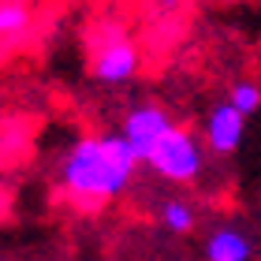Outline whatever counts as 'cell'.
<instances>
[{
  "instance_id": "7",
  "label": "cell",
  "mask_w": 261,
  "mask_h": 261,
  "mask_svg": "<svg viewBox=\"0 0 261 261\" xmlns=\"http://www.w3.org/2000/svg\"><path fill=\"white\" fill-rule=\"evenodd\" d=\"M205 261H250V239L239 228H217L205 239Z\"/></svg>"
},
{
  "instance_id": "1",
  "label": "cell",
  "mask_w": 261,
  "mask_h": 261,
  "mask_svg": "<svg viewBox=\"0 0 261 261\" xmlns=\"http://www.w3.org/2000/svg\"><path fill=\"white\" fill-rule=\"evenodd\" d=\"M138 164L142 161L123 142L120 130H109V135H82V138L71 142V149L60 157L56 179H60L64 194L71 201H79L82 209H101V205L116 201L130 187Z\"/></svg>"
},
{
  "instance_id": "10",
  "label": "cell",
  "mask_w": 261,
  "mask_h": 261,
  "mask_svg": "<svg viewBox=\"0 0 261 261\" xmlns=\"http://www.w3.org/2000/svg\"><path fill=\"white\" fill-rule=\"evenodd\" d=\"M0 261H4V257H0Z\"/></svg>"
},
{
  "instance_id": "3",
  "label": "cell",
  "mask_w": 261,
  "mask_h": 261,
  "mask_svg": "<svg viewBox=\"0 0 261 261\" xmlns=\"http://www.w3.org/2000/svg\"><path fill=\"white\" fill-rule=\"evenodd\" d=\"M146 164L161 175V179H168V183H194L198 175H201L205 153H201L198 138L187 127H172L168 135L149 149Z\"/></svg>"
},
{
  "instance_id": "4",
  "label": "cell",
  "mask_w": 261,
  "mask_h": 261,
  "mask_svg": "<svg viewBox=\"0 0 261 261\" xmlns=\"http://www.w3.org/2000/svg\"><path fill=\"white\" fill-rule=\"evenodd\" d=\"M175 123H172V116H168V109H161V105H153V101H146V105H135L127 116H123V127H120V135H123V142L130 149H135V157L146 164V157H149V149L157 146V142L168 135Z\"/></svg>"
},
{
  "instance_id": "2",
  "label": "cell",
  "mask_w": 261,
  "mask_h": 261,
  "mask_svg": "<svg viewBox=\"0 0 261 261\" xmlns=\"http://www.w3.org/2000/svg\"><path fill=\"white\" fill-rule=\"evenodd\" d=\"M138 45L123 34L120 22L105 19L90 30V75L105 86H123L138 75Z\"/></svg>"
},
{
  "instance_id": "5",
  "label": "cell",
  "mask_w": 261,
  "mask_h": 261,
  "mask_svg": "<svg viewBox=\"0 0 261 261\" xmlns=\"http://www.w3.org/2000/svg\"><path fill=\"white\" fill-rule=\"evenodd\" d=\"M243 130H246V116L235 112L231 105L224 101V105H217V109L205 116V146L213 153H220V157H228V153L239 149Z\"/></svg>"
},
{
  "instance_id": "8",
  "label": "cell",
  "mask_w": 261,
  "mask_h": 261,
  "mask_svg": "<svg viewBox=\"0 0 261 261\" xmlns=\"http://www.w3.org/2000/svg\"><path fill=\"white\" fill-rule=\"evenodd\" d=\"M161 224L172 235H187V231L194 228V209L187 205V201L172 198V201H164V205H161Z\"/></svg>"
},
{
  "instance_id": "9",
  "label": "cell",
  "mask_w": 261,
  "mask_h": 261,
  "mask_svg": "<svg viewBox=\"0 0 261 261\" xmlns=\"http://www.w3.org/2000/svg\"><path fill=\"white\" fill-rule=\"evenodd\" d=\"M228 105L235 112H243V116H250V112H257L261 109V86L257 82H250V79H239L231 86V93H228Z\"/></svg>"
},
{
  "instance_id": "6",
  "label": "cell",
  "mask_w": 261,
  "mask_h": 261,
  "mask_svg": "<svg viewBox=\"0 0 261 261\" xmlns=\"http://www.w3.org/2000/svg\"><path fill=\"white\" fill-rule=\"evenodd\" d=\"M34 34V11L27 0H0V45H22Z\"/></svg>"
}]
</instances>
